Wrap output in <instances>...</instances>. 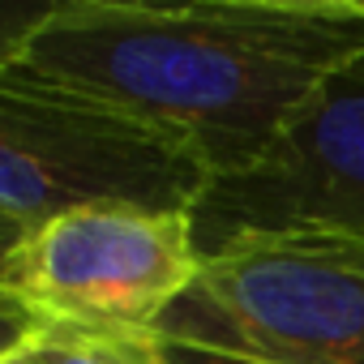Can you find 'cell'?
Here are the masks:
<instances>
[{"instance_id":"6da1fadb","label":"cell","mask_w":364,"mask_h":364,"mask_svg":"<svg viewBox=\"0 0 364 364\" xmlns=\"http://www.w3.org/2000/svg\"><path fill=\"white\" fill-rule=\"evenodd\" d=\"M360 52L364 0H60L5 73L124 116L219 180Z\"/></svg>"},{"instance_id":"7a4b0ae2","label":"cell","mask_w":364,"mask_h":364,"mask_svg":"<svg viewBox=\"0 0 364 364\" xmlns=\"http://www.w3.org/2000/svg\"><path fill=\"white\" fill-rule=\"evenodd\" d=\"M206 185L159 133L0 73V219L22 232L86 206L193 210Z\"/></svg>"},{"instance_id":"3957f363","label":"cell","mask_w":364,"mask_h":364,"mask_svg":"<svg viewBox=\"0 0 364 364\" xmlns=\"http://www.w3.org/2000/svg\"><path fill=\"white\" fill-rule=\"evenodd\" d=\"M154 334L283 364H364V262L296 236L232 240L202 257Z\"/></svg>"},{"instance_id":"277c9868","label":"cell","mask_w":364,"mask_h":364,"mask_svg":"<svg viewBox=\"0 0 364 364\" xmlns=\"http://www.w3.org/2000/svg\"><path fill=\"white\" fill-rule=\"evenodd\" d=\"M202 270L193 210L86 206L26 232L0 287L43 321L154 334Z\"/></svg>"},{"instance_id":"5b68a950","label":"cell","mask_w":364,"mask_h":364,"mask_svg":"<svg viewBox=\"0 0 364 364\" xmlns=\"http://www.w3.org/2000/svg\"><path fill=\"white\" fill-rule=\"evenodd\" d=\"M198 253L245 236L364 245V52L351 56L245 171L219 176L193 206Z\"/></svg>"},{"instance_id":"8992f818","label":"cell","mask_w":364,"mask_h":364,"mask_svg":"<svg viewBox=\"0 0 364 364\" xmlns=\"http://www.w3.org/2000/svg\"><path fill=\"white\" fill-rule=\"evenodd\" d=\"M0 364H167L154 334H112L48 321Z\"/></svg>"},{"instance_id":"52a82bcc","label":"cell","mask_w":364,"mask_h":364,"mask_svg":"<svg viewBox=\"0 0 364 364\" xmlns=\"http://www.w3.org/2000/svg\"><path fill=\"white\" fill-rule=\"evenodd\" d=\"M56 5L60 0H43V5H31V0H5V5H0V73L26 52L35 31L56 14Z\"/></svg>"},{"instance_id":"ba28073f","label":"cell","mask_w":364,"mask_h":364,"mask_svg":"<svg viewBox=\"0 0 364 364\" xmlns=\"http://www.w3.org/2000/svg\"><path fill=\"white\" fill-rule=\"evenodd\" d=\"M159 351H163L167 364H283V360H266V355H253V351L206 347V343H180V338H159Z\"/></svg>"},{"instance_id":"9c48e42d","label":"cell","mask_w":364,"mask_h":364,"mask_svg":"<svg viewBox=\"0 0 364 364\" xmlns=\"http://www.w3.org/2000/svg\"><path fill=\"white\" fill-rule=\"evenodd\" d=\"M48 321L35 313V309H26L18 296H9L5 287H0V360L5 355H14L31 334H39Z\"/></svg>"},{"instance_id":"30bf717a","label":"cell","mask_w":364,"mask_h":364,"mask_svg":"<svg viewBox=\"0 0 364 364\" xmlns=\"http://www.w3.org/2000/svg\"><path fill=\"white\" fill-rule=\"evenodd\" d=\"M22 236H26V232H22L18 223L0 219V274H5V262H9V253H14V245H18Z\"/></svg>"},{"instance_id":"8fae6325","label":"cell","mask_w":364,"mask_h":364,"mask_svg":"<svg viewBox=\"0 0 364 364\" xmlns=\"http://www.w3.org/2000/svg\"><path fill=\"white\" fill-rule=\"evenodd\" d=\"M296 240H300V236H296ZM321 245L343 249V253H351V257H360V262H364V245H355V240H321Z\"/></svg>"}]
</instances>
